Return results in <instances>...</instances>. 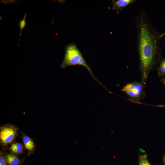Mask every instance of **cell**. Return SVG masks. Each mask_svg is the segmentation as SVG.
Returning a JSON list of instances; mask_svg holds the SVG:
<instances>
[{"label": "cell", "mask_w": 165, "mask_h": 165, "mask_svg": "<svg viewBox=\"0 0 165 165\" xmlns=\"http://www.w3.org/2000/svg\"><path fill=\"white\" fill-rule=\"evenodd\" d=\"M157 73L159 77L164 76L165 75V58H163L157 68Z\"/></svg>", "instance_id": "cell-9"}, {"label": "cell", "mask_w": 165, "mask_h": 165, "mask_svg": "<svg viewBox=\"0 0 165 165\" xmlns=\"http://www.w3.org/2000/svg\"><path fill=\"white\" fill-rule=\"evenodd\" d=\"M145 85L141 81H134L127 83L122 88L121 91L127 94L130 101L140 104L146 96Z\"/></svg>", "instance_id": "cell-3"}, {"label": "cell", "mask_w": 165, "mask_h": 165, "mask_svg": "<svg viewBox=\"0 0 165 165\" xmlns=\"http://www.w3.org/2000/svg\"><path fill=\"white\" fill-rule=\"evenodd\" d=\"M0 165H7L2 150L0 151Z\"/></svg>", "instance_id": "cell-12"}, {"label": "cell", "mask_w": 165, "mask_h": 165, "mask_svg": "<svg viewBox=\"0 0 165 165\" xmlns=\"http://www.w3.org/2000/svg\"><path fill=\"white\" fill-rule=\"evenodd\" d=\"M138 164L139 165H151L148 160L147 154L139 155Z\"/></svg>", "instance_id": "cell-10"}, {"label": "cell", "mask_w": 165, "mask_h": 165, "mask_svg": "<svg viewBox=\"0 0 165 165\" xmlns=\"http://www.w3.org/2000/svg\"><path fill=\"white\" fill-rule=\"evenodd\" d=\"M8 150L10 153L16 155H21L24 152V148L22 144L14 142L12 143L9 147L3 148Z\"/></svg>", "instance_id": "cell-8"}, {"label": "cell", "mask_w": 165, "mask_h": 165, "mask_svg": "<svg viewBox=\"0 0 165 165\" xmlns=\"http://www.w3.org/2000/svg\"><path fill=\"white\" fill-rule=\"evenodd\" d=\"M162 159L163 164L165 165V153L163 156Z\"/></svg>", "instance_id": "cell-14"}, {"label": "cell", "mask_w": 165, "mask_h": 165, "mask_svg": "<svg viewBox=\"0 0 165 165\" xmlns=\"http://www.w3.org/2000/svg\"><path fill=\"white\" fill-rule=\"evenodd\" d=\"M134 24L141 82L146 85L150 73L157 68L163 58L160 42L165 32L155 28L144 9L137 15Z\"/></svg>", "instance_id": "cell-1"}, {"label": "cell", "mask_w": 165, "mask_h": 165, "mask_svg": "<svg viewBox=\"0 0 165 165\" xmlns=\"http://www.w3.org/2000/svg\"><path fill=\"white\" fill-rule=\"evenodd\" d=\"M136 1V0H113L112 9L116 11V13L119 14V12L122 11L125 8Z\"/></svg>", "instance_id": "cell-7"}, {"label": "cell", "mask_w": 165, "mask_h": 165, "mask_svg": "<svg viewBox=\"0 0 165 165\" xmlns=\"http://www.w3.org/2000/svg\"><path fill=\"white\" fill-rule=\"evenodd\" d=\"M159 106L160 107H165V105H159Z\"/></svg>", "instance_id": "cell-15"}, {"label": "cell", "mask_w": 165, "mask_h": 165, "mask_svg": "<svg viewBox=\"0 0 165 165\" xmlns=\"http://www.w3.org/2000/svg\"><path fill=\"white\" fill-rule=\"evenodd\" d=\"M22 134V138L23 146L25 149L27 150L28 156L34 153L35 148V145L33 139L20 131Z\"/></svg>", "instance_id": "cell-5"}, {"label": "cell", "mask_w": 165, "mask_h": 165, "mask_svg": "<svg viewBox=\"0 0 165 165\" xmlns=\"http://www.w3.org/2000/svg\"><path fill=\"white\" fill-rule=\"evenodd\" d=\"M2 150L7 165H22L23 163L24 160V158L20 159L16 155L4 152V150Z\"/></svg>", "instance_id": "cell-6"}, {"label": "cell", "mask_w": 165, "mask_h": 165, "mask_svg": "<svg viewBox=\"0 0 165 165\" xmlns=\"http://www.w3.org/2000/svg\"><path fill=\"white\" fill-rule=\"evenodd\" d=\"M19 128L14 124L7 123L0 127V144L4 148L8 147L18 135Z\"/></svg>", "instance_id": "cell-4"}, {"label": "cell", "mask_w": 165, "mask_h": 165, "mask_svg": "<svg viewBox=\"0 0 165 165\" xmlns=\"http://www.w3.org/2000/svg\"><path fill=\"white\" fill-rule=\"evenodd\" d=\"M27 14L26 13H25L24 16V17L23 19L19 21V27L20 29V37L19 39V41L17 45V46H19V42L20 39V36L21 35L22 31L24 28L26 26V22L25 20V18L26 17Z\"/></svg>", "instance_id": "cell-11"}, {"label": "cell", "mask_w": 165, "mask_h": 165, "mask_svg": "<svg viewBox=\"0 0 165 165\" xmlns=\"http://www.w3.org/2000/svg\"><path fill=\"white\" fill-rule=\"evenodd\" d=\"M80 65L84 67L92 77L101 85L104 86L94 76L90 67L86 63L82 54L74 43H70L65 47V53L61 67L64 69L71 66Z\"/></svg>", "instance_id": "cell-2"}, {"label": "cell", "mask_w": 165, "mask_h": 165, "mask_svg": "<svg viewBox=\"0 0 165 165\" xmlns=\"http://www.w3.org/2000/svg\"><path fill=\"white\" fill-rule=\"evenodd\" d=\"M160 80L161 81L163 84L165 86V78L164 76H163L162 77Z\"/></svg>", "instance_id": "cell-13"}]
</instances>
